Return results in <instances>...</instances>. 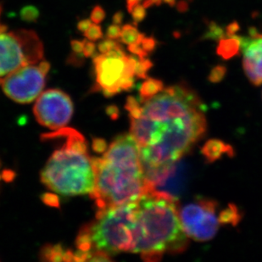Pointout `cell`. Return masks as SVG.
<instances>
[{
	"label": "cell",
	"mask_w": 262,
	"mask_h": 262,
	"mask_svg": "<svg viewBox=\"0 0 262 262\" xmlns=\"http://www.w3.org/2000/svg\"><path fill=\"white\" fill-rule=\"evenodd\" d=\"M126 109L144 171L176 163L206 131L203 104L183 83L163 88L147 98L129 97Z\"/></svg>",
	"instance_id": "1"
},
{
	"label": "cell",
	"mask_w": 262,
	"mask_h": 262,
	"mask_svg": "<svg viewBox=\"0 0 262 262\" xmlns=\"http://www.w3.org/2000/svg\"><path fill=\"white\" fill-rule=\"evenodd\" d=\"M92 199L99 210L139 201L147 194L140 149L131 134L117 137L101 157L94 159Z\"/></svg>",
	"instance_id": "2"
},
{
	"label": "cell",
	"mask_w": 262,
	"mask_h": 262,
	"mask_svg": "<svg viewBox=\"0 0 262 262\" xmlns=\"http://www.w3.org/2000/svg\"><path fill=\"white\" fill-rule=\"evenodd\" d=\"M187 237L175 200L146 194L138 201L133 253L156 261L166 253L183 252L188 246Z\"/></svg>",
	"instance_id": "3"
},
{
	"label": "cell",
	"mask_w": 262,
	"mask_h": 262,
	"mask_svg": "<svg viewBox=\"0 0 262 262\" xmlns=\"http://www.w3.org/2000/svg\"><path fill=\"white\" fill-rule=\"evenodd\" d=\"M58 131L64 141L42 169V183L54 193L61 195L91 194L96 175L94 159L89 156L84 138L69 127Z\"/></svg>",
	"instance_id": "4"
},
{
	"label": "cell",
	"mask_w": 262,
	"mask_h": 262,
	"mask_svg": "<svg viewBox=\"0 0 262 262\" xmlns=\"http://www.w3.org/2000/svg\"><path fill=\"white\" fill-rule=\"evenodd\" d=\"M137 203L99 210L96 219L77 237L78 261L108 260L112 255L133 253Z\"/></svg>",
	"instance_id": "5"
},
{
	"label": "cell",
	"mask_w": 262,
	"mask_h": 262,
	"mask_svg": "<svg viewBox=\"0 0 262 262\" xmlns=\"http://www.w3.org/2000/svg\"><path fill=\"white\" fill-rule=\"evenodd\" d=\"M139 58L126 55L122 47L100 54L94 58L95 90L105 96H114L134 88Z\"/></svg>",
	"instance_id": "6"
},
{
	"label": "cell",
	"mask_w": 262,
	"mask_h": 262,
	"mask_svg": "<svg viewBox=\"0 0 262 262\" xmlns=\"http://www.w3.org/2000/svg\"><path fill=\"white\" fill-rule=\"evenodd\" d=\"M43 57V46L34 32L0 29V85L20 67L37 64Z\"/></svg>",
	"instance_id": "7"
},
{
	"label": "cell",
	"mask_w": 262,
	"mask_h": 262,
	"mask_svg": "<svg viewBox=\"0 0 262 262\" xmlns=\"http://www.w3.org/2000/svg\"><path fill=\"white\" fill-rule=\"evenodd\" d=\"M217 209L215 201L205 198L184 205L179 210V216L187 236L199 242L212 239L223 224Z\"/></svg>",
	"instance_id": "8"
},
{
	"label": "cell",
	"mask_w": 262,
	"mask_h": 262,
	"mask_svg": "<svg viewBox=\"0 0 262 262\" xmlns=\"http://www.w3.org/2000/svg\"><path fill=\"white\" fill-rule=\"evenodd\" d=\"M50 68L47 61L20 67L4 81L3 90L14 101L20 104L31 103L42 93Z\"/></svg>",
	"instance_id": "9"
},
{
	"label": "cell",
	"mask_w": 262,
	"mask_h": 262,
	"mask_svg": "<svg viewBox=\"0 0 262 262\" xmlns=\"http://www.w3.org/2000/svg\"><path fill=\"white\" fill-rule=\"evenodd\" d=\"M33 112L42 126L57 131L69 123L73 115V103L61 90L50 89L38 96Z\"/></svg>",
	"instance_id": "10"
},
{
	"label": "cell",
	"mask_w": 262,
	"mask_h": 262,
	"mask_svg": "<svg viewBox=\"0 0 262 262\" xmlns=\"http://www.w3.org/2000/svg\"><path fill=\"white\" fill-rule=\"evenodd\" d=\"M239 39L245 75L252 84L260 86L262 84V34L255 28H250L249 36H239Z\"/></svg>",
	"instance_id": "11"
},
{
	"label": "cell",
	"mask_w": 262,
	"mask_h": 262,
	"mask_svg": "<svg viewBox=\"0 0 262 262\" xmlns=\"http://www.w3.org/2000/svg\"><path fill=\"white\" fill-rule=\"evenodd\" d=\"M239 50V36L233 35V36H228L227 38L223 37L220 40L216 52L223 59H228L237 55Z\"/></svg>",
	"instance_id": "12"
},
{
	"label": "cell",
	"mask_w": 262,
	"mask_h": 262,
	"mask_svg": "<svg viewBox=\"0 0 262 262\" xmlns=\"http://www.w3.org/2000/svg\"><path fill=\"white\" fill-rule=\"evenodd\" d=\"M144 37V35L140 33L135 26L127 24L121 28V35L120 38H121V42L125 45H128V46L136 45L138 42H140Z\"/></svg>",
	"instance_id": "13"
},
{
	"label": "cell",
	"mask_w": 262,
	"mask_h": 262,
	"mask_svg": "<svg viewBox=\"0 0 262 262\" xmlns=\"http://www.w3.org/2000/svg\"><path fill=\"white\" fill-rule=\"evenodd\" d=\"M163 88V83L160 80L148 78L143 82V84L140 87L139 97L147 98V97L152 96L159 91H161Z\"/></svg>",
	"instance_id": "14"
},
{
	"label": "cell",
	"mask_w": 262,
	"mask_h": 262,
	"mask_svg": "<svg viewBox=\"0 0 262 262\" xmlns=\"http://www.w3.org/2000/svg\"><path fill=\"white\" fill-rule=\"evenodd\" d=\"M228 147H225L224 144L219 141L209 142L205 146V156L210 160H215L218 158L222 155V153H225L226 149Z\"/></svg>",
	"instance_id": "15"
},
{
	"label": "cell",
	"mask_w": 262,
	"mask_h": 262,
	"mask_svg": "<svg viewBox=\"0 0 262 262\" xmlns=\"http://www.w3.org/2000/svg\"><path fill=\"white\" fill-rule=\"evenodd\" d=\"M20 17L26 21H35L37 18L39 17V11L37 8L32 5L26 6L20 11Z\"/></svg>",
	"instance_id": "16"
},
{
	"label": "cell",
	"mask_w": 262,
	"mask_h": 262,
	"mask_svg": "<svg viewBox=\"0 0 262 262\" xmlns=\"http://www.w3.org/2000/svg\"><path fill=\"white\" fill-rule=\"evenodd\" d=\"M162 2L163 0H126V7L129 12L131 13L133 9L139 4H142L145 8H148L154 5H161Z\"/></svg>",
	"instance_id": "17"
},
{
	"label": "cell",
	"mask_w": 262,
	"mask_h": 262,
	"mask_svg": "<svg viewBox=\"0 0 262 262\" xmlns=\"http://www.w3.org/2000/svg\"><path fill=\"white\" fill-rule=\"evenodd\" d=\"M84 36L87 37L88 40L94 42V41H97V40L102 38L103 32H102L101 28L98 24L93 23L87 32H84Z\"/></svg>",
	"instance_id": "18"
},
{
	"label": "cell",
	"mask_w": 262,
	"mask_h": 262,
	"mask_svg": "<svg viewBox=\"0 0 262 262\" xmlns=\"http://www.w3.org/2000/svg\"><path fill=\"white\" fill-rule=\"evenodd\" d=\"M205 37L207 38H211V39H222L224 37V32H223V28H220L219 26L216 24H210L209 27V30L206 32Z\"/></svg>",
	"instance_id": "19"
},
{
	"label": "cell",
	"mask_w": 262,
	"mask_h": 262,
	"mask_svg": "<svg viewBox=\"0 0 262 262\" xmlns=\"http://www.w3.org/2000/svg\"><path fill=\"white\" fill-rule=\"evenodd\" d=\"M121 45H119L118 42H116L115 40L108 38V39L104 40L101 42H99L98 49H99L100 54H104V53L109 52L111 50H115V49H117Z\"/></svg>",
	"instance_id": "20"
},
{
	"label": "cell",
	"mask_w": 262,
	"mask_h": 262,
	"mask_svg": "<svg viewBox=\"0 0 262 262\" xmlns=\"http://www.w3.org/2000/svg\"><path fill=\"white\" fill-rule=\"evenodd\" d=\"M138 45L141 47L142 50H144V52L146 55H148V53H151L156 49V40L152 37H146L144 36V38L138 42Z\"/></svg>",
	"instance_id": "21"
},
{
	"label": "cell",
	"mask_w": 262,
	"mask_h": 262,
	"mask_svg": "<svg viewBox=\"0 0 262 262\" xmlns=\"http://www.w3.org/2000/svg\"><path fill=\"white\" fill-rule=\"evenodd\" d=\"M146 8L142 4L136 5L131 11L132 15L135 23H141L146 16Z\"/></svg>",
	"instance_id": "22"
},
{
	"label": "cell",
	"mask_w": 262,
	"mask_h": 262,
	"mask_svg": "<svg viewBox=\"0 0 262 262\" xmlns=\"http://www.w3.org/2000/svg\"><path fill=\"white\" fill-rule=\"evenodd\" d=\"M90 18H91L90 20H92L93 23H95V24L101 23L105 18V12H104V9L100 7V6L94 7V10L92 11Z\"/></svg>",
	"instance_id": "23"
},
{
	"label": "cell",
	"mask_w": 262,
	"mask_h": 262,
	"mask_svg": "<svg viewBox=\"0 0 262 262\" xmlns=\"http://www.w3.org/2000/svg\"><path fill=\"white\" fill-rule=\"evenodd\" d=\"M225 73V67H223V66L215 67L210 72V80L211 82H219L220 80L223 79Z\"/></svg>",
	"instance_id": "24"
},
{
	"label": "cell",
	"mask_w": 262,
	"mask_h": 262,
	"mask_svg": "<svg viewBox=\"0 0 262 262\" xmlns=\"http://www.w3.org/2000/svg\"><path fill=\"white\" fill-rule=\"evenodd\" d=\"M121 35V28L117 24H112L107 29L106 36L110 39L116 40L120 38Z\"/></svg>",
	"instance_id": "25"
},
{
	"label": "cell",
	"mask_w": 262,
	"mask_h": 262,
	"mask_svg": "<svg viewBox=\"0 0 262 262\" xmlns=\"http://www.w3.org/2000/svg\"><path fill=\"white\" fill-rule=\"evenodd\" d=\"M95 45H94L93 41H90V40H88L84 41V49H83V55H84L85 57H90L92 55H94V53H95Z\"/></svg>",
	"instance_id": "26"
},
{
	"label": "cell",
	"mask_w": 262,
	"mask_h": 262,
	"mask_svg": "<svg viewBox=\"0 0 262 262\" xmlns=\"http://www.w3.org/2000/svg\"><path fill=\"white\" fill-rule=\"evenodd\" d=\"M72 49L73 51L78 54L83 53V49H84V41H79V40H72Z\"/></svg>",
	"instance_id": "27"
},
{
	"label": "cell",
	"mask_w": 262,
	"mask_h": 262,
	"mask_svg": "<svg viewBox=\"0 0 262 262\" xmlns=\"http://www.w3.org/2000/svg\"><path fill=\"white\" fill-rule=\"evenodd\" d=\"M92 20H88V19H85V20H81L78 23V25H77V28L79 30L80 32H87L89 28L91 27Z\"/></svg>",
	"instance_id": "28"
},
{
	"label": "cell",
	"mask_w": 262,
	"mask_h": 262,
	"mask_svg": "<svg viewBox=\"0 0 262 262\" xmlns=\"http://www.w3.org/2000/svg\"><path fill=\"white\" fill-rule=\"evenodd\" d=\"M238 30H239V25L237 23H233L228 26L226 32H227L228 36H233V35H236Z\"/></svg>",
	"instance_id": "29"
},
{
	"label": "cell",
	"mask_w": 262,
	"mask_h": 262,
	"mask_svg": "<svg viewBox=\"0 0 262 262\" xmlns=\"http://www.w3.org/2000/svg\"><path fill=\"white\" fill-rule=\"evenodd\" d=\"M123 20V14L121 12H117L113 16V23L117 25H121Z\"/></svg>",
	"instance_id": "30"
}]
</instances>
